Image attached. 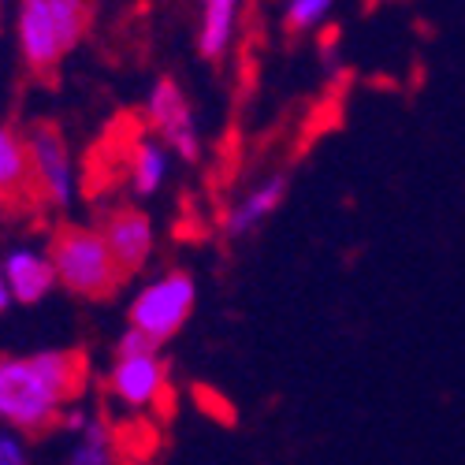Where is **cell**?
<instances>
[{
  "mask_svg": "<svg viewBox=\"0 0 465 465\" xmlns=\"http://www.w3.org/2000/svg\"><path fill=\"white\" fill-rule=\"evenodd\" d=\"M83 380L86 365L74 351L0 354V424L26 440L60 429Z\"/></svg>",
  "mask_w": 465,
  "mask_h": 465,
  "instance_id": "6da1fadb",
  "label": "cell"
},
{
  "mask_svg": "<svg viewBox=\"0 0 465 465\" xmlns=\"http://www.w3.org/2000/svg\"><path fill=\"white\" fill-rule=\"evenodd\" d=\"M45 250H49L53 272H56V287H64L74 298L97 302V298H108L115 287L124 283L120 264L112 261L97 227L64 223L49 239Z\"/></svg>",
  "mask_w": 465,
  "mask_h": 465,
  "instance_id": "7a4b0ae2",
  "label": "cell"
},
{
  "mask_svg": "<svg viewBox=\"0 0 465 465\" xmlns=\"http://www.w3.org/2000/svg\"><path fill=\"white\" fill-rule=\"evenodd\" d=\"M193 305H198V280L186 268H168L142 283L127 305V328L142 331L161 351L190 324Z\"/></svg>",
  "mask_w": 465,
  "mask_h": 465,
  "instance_id": "3957f363",
  "label": "cell"
},
{
  "mask_svg": "<svg viewBox=\"0 0 465 465\" xmlns=\"http://www.w3.org/2000/svg\"><path fill=\"white\" fill-rule=\"evenodd\" d=\"M30 157V193L53 213H71L79 202V164L67 138L53 124H37L26 131Z\"/></svg>",
  "mask_w": 465,
  "mask_h": 465,
  "instance_id": "277c9868",
  "label": "cell"
},
{
  "mask_svg": "<svg viewBox=\"0 0 465 465\" xmlns=\"http://www.w3.org/2000/svg\"><path fill=\"white\" fill-rule=\"evenodd\" d=\"M145 124H149V134L157 138L175 161L198 164L205 157V138H202L198 112H193V101L186 97V90L175 79H157L149 86Z\"/></svg>",
  "mask_w": 465,
  "mask_h": 465,
  "instance_id": "5b68a950",
  "label": "cell"
},
{
  "mask_svg": "<svg viewBox=\"0 0 465 465\" xmlns=\"http://www.w3.org/2000/svg\"><path fill=\"white\" fill-rule=\"evenodd\" d=\"M104 387L112 402L127 410V413H142L153 410L164 391H168V361L161 351H149V354H112Z\"/></svg>",
  "mask_w": 465,
  "mask_h": 465,
  "instance_id": "8992f818",
  "label": "cell"
},
{
  "mask_svg": "<svg viewBox=\"0 0 465 465\" xmlns=\"http://www.w3.org/2000/svg\"><path fill=\"white\" fill-rule=\"evenodd\" d=\"M101 239L112 253V261L120 264L124 280L127 276H138L149 268L153 253H157V227H153V216L138 205H115L101 216L97 223Z\"/></svg>",
  "mask_w": 465,
  "mask_h": 465,
  "instance_id": "52a82bcc",
  "label": "cell"
},
{
  "mask_svg": "<svg viewBox=\"0 0 465 465\" xmlns=\"http://www.w3.org/2000/svg\"><path fill=\"white\" fill-rule=\"evenodd\" d=\"M287 193H291V175L287 172H272V175L257 179L253 186H246L239 198L227 205V213L220 220L223 239L242 242V239L257 235V231L276 216V209L287 202Z\"/></svg>",
  "mask_w": 465,
  "mask_h": 465,
  "instance_id": "ba28073f",
  "label": "cell"
},
{
  "mask_svg": "<svg viewBox=\"0 0 465 465\" xmlns=\"http://www.w3.org/2000/svg\"><path fill=\"white\" fill-rule=\"evenodd\" d=\"M15 42L19 56L34 74H49L64 60L60 34L53 26V15L45 8V0H19L15 8Z\"/></svg>",
  "mask_w": 465,
  "mask_h": 465,
  "instance_id": "9c48e42d",
  "label": "cell"
},
{
  "mask_svg": "<svg viewBox=\"0 0 465 465\" xmlns=\"http://www.w3.org/2000/svg\"><path fill=\"white\" fill-rule=\"evenodd\" d=\"M0 268H5L12 305H37L56 291V272H53V261H49L45 246L19 242L0 257Z\"/></svg>",
  "mask_w": 465,
  "mask_h": 465,
  "instance_id": "30bf717a",
  "label": "cell"
},
{
  "mask_svg": "<svg viewBox=\"0 0 465 465\" xmlns=\"http://www.w3.org/2000/svg\"><path fill=\"white\" fill-rule=\"evenodd\" d=\"M172 164H175L172 153L157 138H153V134H142L134 142V149H131V157H127L131 198H138V202L157 198V193L168 186V179H172Z\"/></svg>",
  "mask_w": 465,
  "mask_h": 465,
  "instance_id": "8fae6325",
  "label": "cell"
},
{
  "mask_svg": "<svg viewBox=\"0 0 465 465\" xmlns=\"http://www.w3.org/2000/svg\"><path fill=\"white\" fill-rule=\"evenodd\" d=\"M242 0H202L198 12V53L213 64H220L239 37Z\"/></svg>",
  "mask_w": 465,
  "mask_h": 465,
  "instance_id": "7c38bea8",
  "label": "cell"
},
{
  "mask_svg": "<svg viewBox=\"0 0 465 465\" xmlns=\"http://www.w3.org/2000/svg\"><path fill=\"white\" fill-rule=\"evenodd\" d=\"M30 193V157L26 134L12 124H0V205H12Z\"/></svg>",
  "mask_w": 465,
  "mask_h": 465,
  "instance_id": "4fadbf2b",
  "label": "cell"
},
{
  "mask_svg": "<svg viewBox=\"0 0 465 465\" xmlns=\"http://www.w3.org/2000/svg\"><path fill=\"white\" fill-rule=\"evenodd\" d=\"M67 465H124L115 432H112V424L101 413H94L86 429L71 440Z\"/></svg>",
  "mask_w": 465,
  "mask_h": 465,
  "instance_id": "5bb4252c",
  "label": "cell"
},
{
  "mask_svg": "<svg viewBox=\"0 0 465 465\" xmlns=\"http://www.w3.org/2000/svg\"><path fill=\"white\" fill-rule=\"evenodd\" d=\"M45 8L53 15V26L60 34L64 53H71L74 45L83 42V34H86V8H90V0H45Z\"/></svg>",
  "mask_w": 465,
  "mask_h": 465,
  "instance_id": "9a60e30c",
  "label": "cell"
},
{
  "mask_svg": "<svg viewBox=\"0 0 465 465\" xmlns=\"http://www.w3.org/2000/svg\"><path fill=\"white\" fill-rule=\"evenodd\" d=\"M335 12V0H283V26L291 34H313Z\"/></svg>",
  "mask_w": 465,
  "mask_h": 465,
  "instance_id": "2e32d148",
  "label": "cell"
},
{
  "mask_svg": "<svg viewBox=\"0 0 465 465\" xmlns=\"http://www.w3.org/2000/svg\"><path fill=\"white\" fill-rule=\"evenodd\" d=\"M0 465H34L30 440L12 432V429H5V424H0Z\"/></svg>",
  "mask_w": 465,
  "mask_h": 465,
  "instance_id": "e0dca14e",
  "label": "cell"
},
{
  "mask_svg": "<svg viewBox=\"0 0 465 465\" xmlns=\"http://www.w3.org/2000/svg\"><path fill=\"white\" fill-rule=\"evenodd\" d=\"M149 351H161L157 342H149L142 331L134 328H124L120 339H115V354H149Z\"/></svg>",
  "mask_w": 465,
  "mask_h": 465,
  "instance_id": "ac0fdd59",
  "label": "cell"
},
{
  "mask_svg": "<svg viewBox=\"0 0 465 465\" xmlns=\"http://www.w3.org/2000/svg\"><path fill=\"white\" fill-rule=\"evenodd\" d=\"M90 417H94V410L90 406H83V402H71L67 410H64V417H60V429L74 440V436H79L83 429H86V424H90Z\"/></svg>",
  "mask_w": 465,
  "mask_h": 465,
  "instance_id": "d6986e66",
  "label": "cell"
},
{
  "mask_svg": "<svg viewBox=\"0 0 465 465\" xmlns=\"http://www.w3.org/2000/svg\"><path fill=\"white\" fill-rule=\"evenodd\" d=\"M12 309V294H8V280H5V268H0V313Z\"/></svg>",
  "mask_w": 465,
  "mask_h": 465,
  "instance_id": "ffe728a7",
  "label": "cell"
},
{
  "mask_svg": "<svg viewBox=\"0 0 465 465\" xmlns=\"http://www.w3.org/2000/svg\"><path fill=\"white\" fill-rule=\"evenodd\" d=\"M0 19H5V0H0Z\"/></svg>",
  "mask_w": 465,
  "mask_h": 465,
  "instance_id": "44dd1931",
  "label": "cell"
}]
</instances>
